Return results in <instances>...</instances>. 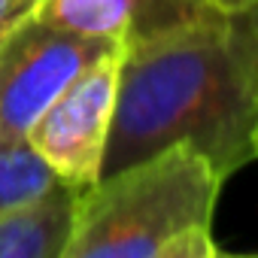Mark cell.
Listing matches in <instances>:
<instances>
[{
  "instance_id": "6da1fadb",
  "label": "cell",
  "mask_w": 258,
  "mask_h": 258,
  "mask_svg": "<svg viewBox=\"0 0 258 258\" xmlns=\"http://www.w3.org/2000/svg\"><path fill=\"white\" fill-rule=\"evenodd\" d=\"M258 4L204 16L121 52L103 176L188 146L225 182L255 161Z\"/></svg>"
},
{
  "instance_id": "7a4b0ae2",
  "label": "cell",
  "mask_w": 258,
  "mask_h": 258,
  "mask_svg": "<svg viewBox=\"0 0 258 258\" xmlns=\"http://www.w3.org/2000/svg\"><path fill=\"white\" fill-rule=\"evenodd\" d=\"M222 179L188 146L79 191L61 258H158L182 231L213 225Z\"/></svg>"
},
{
  "instance_id": "3957f363",
  "label": "cell",
  "mask_w": 258,
  "mask_h": 258,
  "mask_svg": "<svg viewBox=\"0 0 258 258\" xmlns=\"http://www.w3.org/2000/svg\"><path fill=\"white\" fill-rule=\"evenodd\" d=\"M109 40L82 37L43 19H28L0 43V140H25L55 97L100 55Z\"/></svg>"
},
{
  "instance_id": "277c9868",
  "label": "cell",
  "mask_w": 258,
  "mask_h": 258,
  "mask_svg": "<svg viewBox=\"0 0 258 258\" xmlns=\"http://www.w3.org/2000/svg\"><path fill=\"white\" fill-rule=\"evenodd\" d=\"M121 52L124 46L118 43L91 67H85L25 137L34 152L55 170V176L73 188H91L100 182L115 115Z\"/></svg>"
},
{
  "instance_id": "5b68a950",
  "label": "cell",
  "mask_w": 258,
  "mask_h": 258,
  "mask_svg": "<svg viewBox=\"0 0 258 258\" xmlns=\"http://www.w3.org/2000/svg\"><path fill=\"white\" fill-rule=\"evenodd\" d=\"M204 0H43L37 19L94 40L131 46L204 16Z\"/></svg>"
},
{
  "instance_id": "8992f818",
  "label": "cell",
  "mask_w": 258,
  "mask_h": 258,
  "mask_svg": "<svg viewBox=\"0 0 258 258\" xmlns=\"http://www.w3.org/2000/svg\"><path fill=\"white\" fill-rule=\"evenodd\" d=\"M79 191L61 182L46 198L0 216V258H61Z\"/></svg>"
},
{
  "instance_id": "52a82bcc",
  "label": "cell",
  "mask_w": 258,
  "mask_h": 258,
  "mask_svg": "<svg viewBox=\"0 0 258 258\" xmlns=\"http://www.w3.org/2000/svg\"><path fill=\"white\" fill-rule=\"evenodd\" d=\"M58 185L61 179L28 140H0V216L46 198Z\"/></svg>"
},
{
  "instance_id": "ba28073f",
  "label": "cell",
  "mask_w": 258,
  "mask_h": 258,
  "mask_svg": "<svg viewBox=\"0 0 258 258\" xmlns=\"http://www.w3.org/2000/svg\"><path fill=\"white\" fill-rule=\"evenodd\" d=\"M216 249V240L210 234V225H198L182 231L158 258H210Z\"/></svg>"
},
{
  "instance_id": "9c48e42d",
  "label": "cell",
  "mask_w": 258,
  "mask_h": 258,
  "mask_svg": "<svg viewBox=\"0 0 258 258\" xmlns=\"http://www.w3.org/2000/svg\"><path fill=\"white\" fill-rule=\"evenodd\" d=\"M40 4L43 0H0V43L16 28H22L28 19H34Z\"/></svg>"
},
{
  "instance_id": "30bf717a",
  "label": "cell",
  "mask_w": 258,
  "mask_h": 258,
  "mask_svg": "<svg viewBox=\"0 0 258 258\" xmlns=\"http://www.w3.org/2000/svg\"><path fill=\"white\" fill-rule=\"evenodd\" d=\"M204 4L213 7V10H219V13H240V10L255 7L258 0H204Z\"/></svg>"
},
{
  "instance_id": "8fae6325",
  "label": "cell",
  "mask_w": 258,
  "mask_h": 258,
  "mask_svg": "<svg viewBox=\"0 0 258 258\" xmlns=\"http://www.w3.org/2000/svg\"><path fill=\"white\" fill-rule=\"evenodd\" d=\"M210 258H258V252H225V249L216 246Z\"/></svg>"
},
{
  "instance_id": "7c38bea8",
  "label": "cell",
  "mask_w": 258,
  "mask_h": 258,
  "mask_svg": "<svg viewBox=\"0 0 258 258\" xmlns=\"http://www.w3.org/2000/svg\"><path fill=\"white\" fill-rule=\"evenodd\" d=\"M252 149H255V158H258V127H255V134H252Z\"/></svg>"
}]
</instances>
